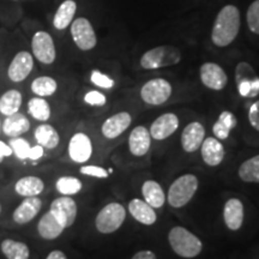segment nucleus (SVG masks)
Instances as JSON below:
<instances>
[{"label":"nucleus","instance_id":"f257e3e1","mask_svg":"<svg viewBox=\"0 0 259 259\" xmlns=\"http://www.w3.org/2000/svg\"><path fill=\"white\" fill-rule=\"evenodd\" d=\"M240 12L236 6L227 5L219 12L212 25L211 41L218 47H227L235 40L240 30Z\"/></svg>","mask_w":259,"mask_h":259},{"label":"nucleus","instance_id":"f03ea898","mask_svg":"<svg viewBox=\"0 0 259 259\" xmlns=\"http://www.w3.org/2000/svg\"><path fill=\"white\" fill-rule=\"evenodd\" d=\"M168 241L171 250L183 258H194L203 250V244L198 236L181 226H176L170 229L168 233Z\"/></svg>","mask_w":259,"mask_h":259},{"label":"nucleus","instance_id":"7ed1b4c3","mask_svg":"<svg viewBox=\"0 0 259 259\" xmlns=\"http://www.w3.org/2000/svg\"><path fill=\"white\" fill-rule=\"evenodd\" d=\"M198 178L187 173L173 181L167 193V202L171 208L180 209L191 202L198 190Z\"/></svg>","mask_w":259,"mask_h":259},{"label":"nucleus","instance_id":"20e7f679","mask_svg":"<svg viewBox=\"0 0 259 259\" xmlns=\"http://www.w3.org/2000/svg\"><path fill=\"white\" fill-rule=\"evenodd\" d=\"M181 60V52L179 48L169 46H158L151 48L142 56L141 66L145 70H157L162 67H169L179 64Z\"/></svg>","mask_w":259,"mask_h":259},{"label":"nucleus","instance_id":"39448f33","mask_svg":"<svg viewBox=\"0 0 259 259\" xmlns=\"http://www.w3.org/2000/svg\"><path fill=\"white\" fill-rule=\"evenodd\" d=\"M125 219V206L120 203H109L96 215L95 227L102 234H112L120 228Z\"/></svg>","mask_w":259,"mask_h":259},{"label":"nucleus","instance_id":"423d86ee","mask_svg":"<svg viewBox=\"0 0 259 259\" xmlns=\"http://www.w3.org/2000/svg\"><path fill=\"white\" fill-rule=\"evenodd\" d=\"M235 83L242 97L252 99L259 95V77L252 65L241 61L235 67Z\"/></svg>","mask_w":259,"mask_h":259},{"label":"nucleus","instance_id":"0eeeda50","mask_svg":"<svg viewBox=\"0 0 259 259\" xmlns=\"http://www.w3.org/2000/svg\"><path fill=\"white\" fill-rule=\"evenodd\" d=\"M171 95V85L164 78H154L148 80L142 87V100L150 106H161L166 103Z\"/></svg>","mask_w":259,"mask_h":259},{"label":"nucleus","instance_id":"6e6552de","mask_svg":"<svg viewBox=\"0 0 259 259\" xmlns=\"http://www.w3.org/2000/svg\"><path fill=\"white\" fill-rule=\"evenodd\" d=\"M71 35L80 51H92L97 45L95 30L89 19L79 17L71 23Z\"/></svg>","mask_w":259,"mask_h":259},{"label":"nucleus","instance_id":"1a4fd4ad","mask_svg":"<svg viewBox=\"0 0 259 259\" xmlns=\"http://www.w3.org/2000/svg\"><path fill=\"white\" fill-rule=\"evenodd\" d=\"M50 211L53 213L58 222L66 229L76 221L78 208H77L76 202L70 196H61L52 202Z\"/></svg>","mask_w":259,"mask_h":259},{"label":"nucleus","instance_id":"9d476101","mask_svg":"<svg viewBox=\"0 0 259 259\" xmlns=\"http://www.w3.org/2000/svg\"><path fill=\"white\" fill-rule=\"evenodd\" d=\"M32 54L40 63L51 65L57 58L53 38L46 31H37L31 40Z\"/></svg>","mask_w":259,"mask_h":259},{"label":"nucleus","instance_id":"9b49d317","mask_svg":"<svg viewBox=\"0 0 259 259\" xmlns=\"http://www.w3.org/2000/svg\"><path fill=\"white\" fill-rule=\"evenodd\" d=\"M200 80L206 88L220 92L226 88L228 77L225 70L215 63H204L200 66Z\"/></svg>","mask_w":259,"mask_h":259},{"label":"nucleus","instance_id":"f8f14e48","mask_svg":"<svg viewBox=\"0 0 259 259\" xmlns=\"http://www.w3.org/2000/svg\"><path fill=\"white\" fill-rule=\"evenodd\" d=\"M69 156L76 163H85L93 155V143L88 135L78 132L71 137L69 142Z\"/></svg>","mask_w":259,"mask_h":259},{"label":"nucleus","instance_id":"ddd939ff","mask_svg":"<svg viewBox=\"0 0 259 259\" xmlns=\"http://www.w3.org/2000/svg\"><path fill=\"white\" fill-rule=\"evenodd\" d=\"M179 127V118L174 113H164L155 119L150 126L151 138L155 141H164L171 135L176 134Z\"/></svg>","mask_w":259,"mask_h":259},{"label":"nucleus","instance_id":"4468645a","mask_svg":"<svg viewBox=\"0 0 259 259\" xmlns=\"http://www.w3.org/2000/svg\"><path fill=\"white\" fill-rule=\"evenodd\" d=\"M34 67V58L29 52L22 51L15 56L8 69L9 78L15 83L23 82Z\"/></svg>","mask_w":259,"mask_h":259},{"label":"nucleus","instance_id":"2eb2a0df","mask_svg":"<svg viewBox=\"0 0 259 259\" xmlns=\"http://www.w3.org/2000/svg\"><path fill=\"white\" fill-rule=\"evenodd\" d=\"M205 139V128L199 121H192L181 132V147L184 151L192 154L200 148Z\"/></svg>","mask_w":259,"mask_h":259},{"label":"nucleus","instance_id":"dca6fc26","mask_svg":"<svg viewBox=\"0 0 259 259\" xmlns=\"http://www.w3.org/2000/svg\"><path fill=\"white\" fill-rule=\"evenodd\" d=\"M200 156L206 166L216 167L221 164L226 156V150L221 141L216 137H206L200 145Z\"/></svg>","mask_w":259,"mask_h":259},{"label":"nucleus","instance_id":"f3484780","mask_svg":"<svg viewBox=\"0 0 259 259\" xmlns=\"http://www.w3.org/2000/svg\"><path fill=\"white\" fill-rule=\"evenodd\" d=\"M132 122V116L128 112H120L109 116L103 121L101 132L107 139H114L124 134Z\"/></svg>","mask_w":259,"mask_h":259},{"label":"nucleus","instance_id":"a211bd4d","mask_svg":"<svg viewBox=\"0 0 259 259\" xmlns=\"http://www.w3.org/2000/svg\"><path fill=\"white\" fill-rule=\"evenodd\" d=\"M245 219L244 204L239 198H229L223 206V221L229 231H239Z\"/></svg>","mask_w":259,"mask_h":259},{"label":"nucleus","instance_id":"6ab92c4d","mask_svg":"<svg viewBox=\"0 0 259 259\" xmlns=\"http://www.w3.org/2000/svg\"><path fill=\"white\" fill-rule=\"evenodd\" d=\"M151 136L145 126L139 125L128 136V149L134 156L142 157L148 154L151 147Z\"/></svg>","mask_w":259,"mask_h":259},{"label":"nucleus","instance_id":"aec40b11","mask_svg":"<svg viewBox=\"0 0 259 259\" xmlns=\"http://www.w3.org/2000/svg\"><path fill=\"white\" fill-rule=\"evenodd\" d=\"M42 208V200L37 196L35 197H25L17 208L12 213V219L17 225H25L32 221L37 216Z\"/></svg>","mask_w":259,"mask_h":259},{"label":"nucleus","instance_id":"412c9836","mask_svg":"<svg viewBox=\"0 0 259 259\" xmlns=\"http://www.w3.org/2000/svg\"><path fill=\"white\" fill-rule=\"evenodd\" d=\"M128 212L136 221L144 226H153L157 221L156 211L144 199L135 198L128 203Z\"/></svg>","mask_w":259,"mask_h":259},{"label":"nucleus","instance_id":"4be33fe9","mask_svg":"<svg viewBox=\"0 0 259 259\" xmlns=\"http://www.w3.org/2000/svg\"><path fill=\"white\" fill-rule=\"evenodd\" d=\"M29 128H30V121L27 116L19 112L9 115L3 124V132L8 137L12 138L24 135L25 132L29 131Z\"/></svg>","mask_w":259,"mask_h":259},{"label":"nucleus","instance_id":"5701e85b","mask_svg":"<svg viewBox=\"0 0 259 259\" xmlns=\"http://www.w3.org/2000/svg\"><path fill=\"white\" fill-rule=\"evenodd\" d=\"M64 227L58 222L53 213L48 211L45 213L37 223V232L42 239L45 240H54L63 234Z\"/></svg>","mask_w":259,"mask_h":259},{"label":"nucleus","instance_id":"b1692460","mask_svg":"<svg viewBox=\"0 0 259 259\" xmlns=\"http://www.w3.org/2000/svg\"><path fill=\"white\" fill-rule=\"evenodd\" d=\"M142 194L149 205L154 209H160L166 202V194L162 186L155 180H147L142 186Z\"/></svg>","mask_w":259,"mask_h":259},{"label":"nucleus","instance_id":"393cba45","mask_svg":"<svg viewBox=\"0 0 259 259\" xmlns=\"http://www.w3.org/2000/svg\"><path fill=\"white\" fill-rule=\"evenodd\" d=\"M45 183L41 178L28 176L21 178L15 185L16 193L22 197H35L44 192Z\"/></svg>","mask_w":259,"mask_h":259},{"label":"nucleus","instance_id":"a878e982","mask_svg":"<svg viewBox=\"0 0 259 259\" xmlns=\"http://www.w3.org/2000/svg\"><path fill=\"white\" fill-rule=\"evenodd\" d=\"M236 116L229 111H223L219 119L212 125V134L220 141H225L229 137L231 132L236 126Z\"/></svg>","mask_w":259,"mask_h":259},{"label":"nucleus","instance_id":"bb28decb","mask_svg":"<svg viewBox=\"0 0 259 259\" xmlns=\"http://www.w3.org/2000/svg\"><path fill=\"white\" fill-rule=\"evenodd\" d=\"M77 10V4L73 0H65L59 8H58L56 16H54L53 24L58 30H64L72 23Z\"/></svg>","mask_w":259,"mask_h":259},{"label":"nucleus","instance_id":"cd10ccee","mask_svg":"<svg viewBox=\"0 0 259 259\" xmlns=\"http://www.w3.org/2000/svg\"><path fill=\"white\" fill-rule=\"evenodd\" d=\"M35 139L44 149H54L60 142V136L53 126L42 124L35 130Z\"/></svg>","mask_w":259,"mask_h":259},{"label":"nucleus","instance_id":"c85d7f7f","mask_svg":"<svg viewBox=\"0 0 259 259\" xmlns=\"http://www.w3.org/2000/svg\"><path fill=\"white\" fill-rule=\"evenodd\" d=\"M3 254L8 259H29L30 257V250L24 242L14 240V239H5L2 245Z\"/></svg>","mask_w":259,"mask_h":259},{"label":"nucleus","instance_id":"c756f323","mask_svg":"<svg viewBox=\"0 0 259 259\" xmlns=\"http://www.w3.org/2000/svg\"><path fill=\"white\" fill-rule=\"evenodd\" d=\"M22 106V94L11 89L0 97V113L6 116L15 114Z\"/></svg>","mask_w":259,"mask_h":259},{"label":"nucleus","instance_id":"7c9ffc66","mask_svg":"<svg viewBox=\"0 0 259 259\" xmlns=\"http://www.w3.org/2000/svg\"><path fill=\"white\" fill-rule=\"evenodd\" d=\"M239 178L245 183L259 184V155L242 162L238 170Z\"/></svg>","mask_w":259,"mask_h":259},{"label":"nucleus","instance_id":"2f4dec72","mask_svg":"<svg viewBox=\"0 0 259 259\" xmlns=\"http://www.w3.org/2000/svg\"><path fill=\"white\" fill-rule=\"evenodd\" d=\"M28 112L35 120L47 121L51 118V106L42 97H32L28 102Z\"/></svg>","mask_w":259,"mask_h":259},{"label":"nucleus","instance_id":"473e14b6","mask_svg":"<svg viewBox=\"0 0 259 259\" xmlns=\"http://www.w3.org/2000/svg\"><path fill=\"white\" fill-rule=\"evenodd\" d=\"M58 89L57 80L52 77L41 76L32 80L31 92L38 97L52 96Z\"/></svg>","mask_w":259,"mask_h":259},{"label":"nucleus","instance_id":"72a5a7b5","mask_svg":"<svg viewBox=\"0 0 259 259\" xmlns=\"http://www.w3.org/2000/svg\"><path fill=\"white\" fill-rule=\"evenodd\" d=\"M83 184L78 178L76 177H61L57 180L56 183V189L58 192L63 196H73V194H77L80 192L82 190Z\"/></svg>","mask_w":259,"mask_h":259},{"label":"nucleus","instance_id":"f704fd0d","mask_svg":"<svg viewBox=\"0 0 259 259\" xmlns=\"http://www.w3.org/2000/svg\"><path fill=\"white\" fill-rule=\"evenodd\" d=\"M10 147L12 149V153L16 155V157L19 158V160L24 161L29 158V153H30V144H29L28 141H25L24 138L16 137L12 138L10 141Z\"/></svg>","mask_w":259,"mask_h":259},{"label":"nucleus","instance_id":"c9c22d12","mask_svg":"<svg viewBox=\"0 0 259 259\" xmlns=\"http://www.w3.org/2000/svg\"><path fill=\"white\" fill-rule=\"evenodd\" d=\"M246 19H247L248 29L254 34L259 35V0H254L250 5Z\"/></svg>","mask_w":259,"mask_h":259},{"label":"nucleus","instance_id":"e433bc0d","mask_svg":"<svg viewBox=\"0 0 259 259\" xmlns=\"http://www.w3.org/2000/svg\"><path fill=\"white\" fill-rule=\"evenodd\" d=\"M90 80H92V83L95 84L96 87H99V88H102V89H112L115 84V82L111 78V77H108L105 73L100 72L99 70L93 71L92 76H90Z\"/></svg>","mask_w":259,"mask_h":259},{"label":"nucleus","instance_id":"4c0bfd02","mask_svg":"<svg viewBox=\"0 0 259 259\" xmlns=\"http://www.w3.org/2000/svg\"><path fill=\"white\" fill-rule=\"evenodd\" d=\"M79 171L84 174V176L99 178V179H106V178L109 177V173L105 169V168L94 166V164H90V166H82Z\"/></svg>","mask_w":259,"mask_h":259},{"label":"nucleus","instance_id":"58836bf2","mask_svg":"<svg viewBox=\"0 0 259 259\" xmlns=\"http://www.w3.org/2000/svg\"><path fill=\"white\" fill-rule=\"evenodd\" d=\"M84 101L88 103L90 106H105L107 102L106 96L103 95L102 93L97 92V90H92V92L87 93L85 96H84Z\"/></svg>","mask_w":259,"mask_h":259},{"label":"nucleus","instance_id":"ea45409f","mask_svg":"<svg viewBox=\"0 0 259 259\" xmlns=\"http://www.w3.org/2000/svg\"><path fill=\"white\" fill-rule=\"evenodd\" d=\"M248 121H250L252 127L259 132V100L252 103L250 109H248Z\"/></svg>","mask_w":259,"mask_h":259},{"label":"nucleus","instance_id":"a19ab883","mask_svg":"<svg viewBox=\"0 0 259 259\" xmlns=\"http://www.w3.org/2000/svg\"><path fill=\"white\" fill-rule=\"evenodd\" d=\"M44 151L45 149L41 147L40 144L35 145V147H31L30 149V153H29V160L31 161H37L44 156Z\"/></svg>","mask_w":259,"mask_h":259},{"label":"nucleus","instance_id":"79ce46f5","mask_svg":"<svg viewBox=\"0 0 259 259\" xmlns=\"http://www.w3.org/2000/svg\"><path fill=\"white\" fill-rule=\"evenodd\" d=\"M12 155V149L5 142L0 141V162H3L5 157H9Z\"/></svg>","mask_w":259,"mask_h":259},{"label":"nucleus","instance_id":"37998d69","mask_svg":"<svg viewBox=\"0 0 259 259\" xmlns=\"http://www.w3.org/2000/svg\"><path fill=\"white\" fill-rule=\"evenodd\" d=\"M131 259H156V255H155L153 251L145 250V251L137 252V253H136Z\"/></svg>","mask_w":259,"mask_h":259},{"label":"nucleus","instance_id":"c03bdc74","mask_svg":"<svg viewBox=\"0 0 259 259\" xmlns=\"http://www.w3.org/2000/svg\"><path fill=\"white\" fill-rule=\"evenodd\" d=\"M46 259H67L66 255L63 251H59V250H54L52 251L50 254L47 255Z\"/></svg>","mask_w":259,"mask_h":259},{"label":"nucleus","instance_id":"a18cd8bd","mask_svg":"<svg viewBox=\"0 0 259 259\" xmlns=\"http://www.w3.org/2000/svg\"><path fill=\"white\" fill-rule=\"evenodd\" d=\"M0 213H2V204H0Z\"/></svg>","mask_w":259,"mask_h":259}]
</instances>
